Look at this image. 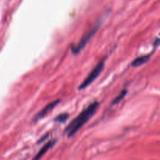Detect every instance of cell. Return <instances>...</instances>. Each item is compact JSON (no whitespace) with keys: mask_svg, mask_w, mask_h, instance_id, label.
I'll return each instance as SVG.
<instances>
[{"mask_svg":"<svg viewBox=\"0 0 160 160\" xmlns=\"http://www.w3.org/2000/svg\"><path fill=\"white\" fill-rule=\"evenodd\" d=\"M150 59V56L149 55H147V56H139V57L136 58L132 62L131 66L132 67H139V66L143 65L145 62H147V60Z\"/></svg>","mask_w":160,"mask_h":160,"instance_id":"8992f818","label":"cell"},{"mask_svg":"<svg viewBox=\"0 0 160 160\" xmlns=\"http://www.w3.org/2000/svg\"><path fill=\"white\" fill-rule=\"evenodd\" d=\"M54 142H55V141H50V142H49L48 143H46L45 145H44L43 147H42V148H41L40 150H39V152L36 154V156H35L33 160H39V159H40L41 158H42V156H43L45 154V152H46L48 151L50 148H51L52 147H53V145H54Z\"/></svg>","mask_w":160,"mask_h":160,"instance_id":"5b68a950","label":"cell"},{"mask_svg":"<svg viewBox=\"0 0 160 160\" xmlns=\"http://www.w3.org/2000/svg\"><path fill=\"white\" fill-rule=\"evenodd\" d=\"M125 94H126V91H122V92H121V93L119 94V95H118V96L116 97L115 98V100H114V101H113L112 104L115 105V104H117L118 102H120L121 100H122V98H123V97L125 96Z\"/></svg>","mask_w":160,"mask_h":160,"instance_id":"52a82bcc","label":"cell"},{"mask_svg":"<svg viewBox=\"0 0 160 160\" xmlns=\"http://www.w3.org/2000/svg\"><path fill=\"white\" fill-rule=\"evenodd\" d=\"M99 104L97 102L91 103L86 109H85L79 115L77 116L75 119H74L68 126L65 128V133H67L68 137H72L75 134L77 131L90 119V117L93 115L98 108Z\"/></svg>","mask_w":160,"mask_h":160,"instance_id":"6da1fadb","label":"cell"},{"mask_svg":"<svg viewBox=\"0 0 160 160\" xmlns=\"http://www.w3.org/2000/svg\"><path fill=\"white\" fill-rule=\"evenodd\" d=\"M60 102V100H56V101H53L52 102L49 103L47 106H45L39 113L37 114V116L35 117V119L39 120V119H42V117H44L45 116H46L47 114L50 113L52 110L53 109V108L56 107V105Z\"/></svg>","mask_w":160,"mask_h":160,"instance_id":"277c9868","label":"cell"},{"mask_svg":"<svg viewBox=\"0 0 160 160\" xmlns=\"http://www.w3.org/2000/svg\"><path fill=\"white\" fill-rule=\"evenodd\" d=\"M97 28H98V27L97 26L95 27V28H93V29L89 30V31H88L87 32H86V34L82 37L81 40L79 41V42H78L75 46L72 47V52H73V53L77 54V53L81 51L85 46H86V44L89 42V41L93 38V36L95 34L96 31H97Z\"/></svg>","mask_w":160,"mask_h":160,"instance_id":"3957f363","label":"cell"},{"mask_svg":"<svg viewBox=\"0 0 160 160\" xmlns=\"http://www.w3.org/2000/svg\"><path fill=\"white\" fill-rule=\"evenodd\" d=\"M104 61H100L96 65V67L93 69L92 71L89 73L87 77L84 79L81 84L79 85V89H84L87 88L89 84L92 82H93L94 80L100 74L104 69Z\"/></svg>","mask_w":160,"mask_h":160,"instance_id":"7a4b0ae2","label":"cell"},{"mask_svg":"<svg viewBox=\"0 0 160 160\" xmlns=\"http://www.w3.org/2000/svg\"><path fill=\"white\" fill-rule=\"evenodd\" d=\"M68 117V115L67 113H64L61 114V115L58 116L56 118V120L57 122H64L67 120V118Z\"/></svg>","mask_w":160,"mask_h":160,"instance_id":"ba28073f","label":"cell"}]
</instances>
